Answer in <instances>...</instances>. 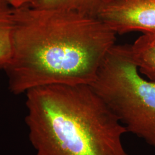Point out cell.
<instances>
[{
    "label": "cell",
    "mask_w": 155,
    "mask_h": 155,
    "mask_svg": "<svg viewBox=\"0 0 155 155\" xmlns=\"http://www.w3.org/2000/svg\"><path fill=\"white\" fill-rule=\"evenodd\" d=\"M117 34L97 17L33 5L14 8L11 57L4 69L15 95L52 84H91Z\"/></svg>",
    "instance_id": "cell-1"
},
{
    "label": "cell",
    "mask_w": 155,
    "mask_h": 155,
    "mask_svg": "<svg viewBox=\"0 0 155 155\" xmlns=\"http://www.w3.org/2000/svg\"><path fill=\"white\" fill-rule=\"evenodd\" d=\"M25 95L35 155H129L126 127L90 84H48Z\"/></svg>",
    "instance_id": "cell-2"
},
{
    "label": "cell",
    "mask_w": 155,
    "mask_h": 155,
    "mask_svg": "<svg viewBox=\"0 0 155 155\" xmlns=\"http://www.w3.org/2000/svg\"><path fill=\"white\" fill-rule=\"evenodd\" d=\"M90 85L127 132L155 148V82L141 75L128 45L116 44L111 48Z\"/></svg>",
    "instance_id": "cell-3"
},
{
    "label": "cell",
    "mask_w": 155,
    "mask_h": 155,
    "mask_svg": "<svg viewBox=\"0 0 155 155\" xmlns=\"http://www.w3.org/2000/svg\"><path fill=\"white\" fill-rule=\"evenodd\" d=\"M117 34L155 31V0H104L97 15Z\"/></svg>",
    "instance_id": "cell-4"
},
{
    "label": "cell",
    "mask_w": 155,
    "mask_h": 155,
    "mask_svg": "<svg viewBox=\"0 0 155 155\" xmlns=\"http://www.w3.org/2000/svg\"><path fill=\"white\" fill-rule=\"evenodd\" d=\"M128 50L140 74L155 82V31L142 33Z\"/></svg>",
    "instance_id": "cell-5"
},
{
    "label": "cell",
    "mask_w": 155,
    "mask_h": 155,
    "mask_svg": "<svg viewBox=\"0 0 155 155\" xmlns=\"http://www.w3.org/2000/svg\"><path fill=\"white\" fill-rule=\"evenodd\" d=\"M14 25V8L0 0V69L4 70L10 61Z\"/></svg>",
    "instance_id": "cell-6"
},
{
    "label": "cell",
    "mask_w": 155,
    "mask_h": 155,
    "mask_svg": "<svg viewBox=\"0 0 155 155\" xmlns=\"http://www.w3.org/2000/svg\"><path fill=\"white\" fill-rule=\"evenodd\" d=\"M103 0H39L33 6L41 8L65 9L97 17Z\"/></svg>",
    "instance_id": "cell-7"
},
{
    "label": "cell",
    "mask_w": 155,
    "mask_h": 155,
    "mask_svg": "<svg viewBox=\"0 0 155 155\" xmlns=\"http://www.w3.org/2000/svg\"><path fill=\"white\" fill-rule=\"evenodd\" d=\"M15 8H18L29 5L35 3L37 0H5Z\"/></svg>",
    "instance_id": "cell-8"
}]
</instances>
